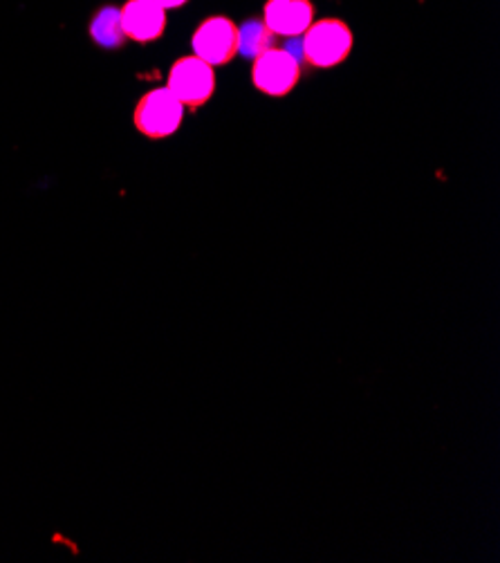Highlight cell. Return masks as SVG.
<instances>
[{
	"mask_svg": "<svg viewBox=\"0 0 500 563\" xmlns=\"http://www.w3.org/2000/svg\"><path fill=\"white\" fill-rule=\"evenodd\" d=\"M162 10H174V8H182L187 0H153Z\"/></svg>",
	"mask_w": 500,
	"mask_h": 563,
	"instance_id": "obj_10",
	"label": "cell"
},
{
	"mask_svg": "<svg viewBox=\"0 0 500 563\" xmlns=\"http://www.w3.org/2000/svg\"><path fill=\"white\" fill-rule=\"evenodd\" d=\"M174 92V97L191 110L202 108L213 90H215V75L213 66L204 64L200 56H182L169 70V84H166Z\"/></svg>",
	"mask_w": 500,
	"mask_h": 563,
	"instance_id": "obj_3",
	"label": "cell"
},
{
	"mask_svg": "<svg viewBox=\"0 0 500 563\" xmlns=\"http://www.w3.org/2000/svg\"><path fill=\"white\" fill-rule=\"evenodd\" d=\"M90 36L101 47H108V49L122 47L126 41V34L122 27V12L113 5L99 8L90 19Z\"/></svg>",
	"mask_w": 500,
	"mask_h": 563,
	"instance_id": "obj_8",
	"label": "cell"
},
{
	"mask_svg": "<svg viewBox=\"0 0 500 563\" xmlns=\"http://www.w3.org/2000/svg\"><path fill=\"white\" fill-rule=\"evenodd\" d=\"M193 52L209 66H225L238 54V27L227 16L207 19L193 34Z\"/></svg>",
	"mask_w": 500,
	"mask_h": 563,
	"instance_id": "obj_5",
	"label": "cell"
},
{
	"mask_svg": "<svg viewBox=\"0 0 500 563\" xmlns=\"http://www.w3.org/2000/svg\"><path fill=\"white\" fill-rule=\"evenodd\" d=\"M314 8L310 0H267L265 25L279 36H301L312 25Z\"/></svg>",
	"mask_w": 500,
	"mask_h": 563,
	"instance_id": "obj_7",
	"label": "cell"
},
{
	"mask_svg": "<svg viewBox=\"0 0 500 563\" xmlns=\"http://www.w3.org/2000/svg\"><path fill=\"white\" fill-rule=\"evenodd\" d=\"M301 79V64L288 49L271 47L256 56L252 68L254 86L269 97H286Z\"/></svg>",
	"mask_w": 500,
	"mask_h": 563,
	"instance_id": "obj_4",
	"label": "cell"
},
{
	"mask_svg": "<svg viewBox=\"0 0 500 563\" xmlns=\"http://www.w3.org/2000/svg\"><path fill=\"white\" fill-rule=\"evenodd\" d=\"M274 32L265 25V21L249 19L238 27V52L247 59H256L263 52L274 47Z\"/></svg>",
	"mask_w": 500,
	"mask_h": 563,
	"instance_id": "obj_9",
	"label": "cell"
},
{
	"mask_svg": "<svg viewBox=\"0 0 500 563\" xmlns=\"http://www.w3.org/2000/svg\"><path fill=\"white\" fill-rule=\"evenodd\" d=\"M133 120L142 135L151 140H164L182 126L185 106L174 97L169 88H153L137 101Z\"/></svg>",
	"mask_w": 500,
	"mask_h": 563,
	"instance_id": "obj_2",
	"label": "cell"
},
{
	"mask_svg": "<svg viewBox=\"0 0 500 563\" xmlns=\"http://www.w3.org/2000/svg\"><path fill=\"white\" fill-rule=\"evenodd\" d=\"M303 34V59L314 68H335L353 49V32L340 19H321Z\"/></svg>",
	"mask_w": 500,
	"mask_h": 563,
	"instance_id": "obj_1",
	"label": "cell"
},
{
	"mask_svg": "<svg viewBox=\"0 0 500 563\" xmlns=\"http://www.w3.org/2000/svg\"><path fill=\"white\" fill-rule=\"evenodd\" d=\"M120 12L126 38L137 43L157 41L166 30V10H162L153 0H129Z\"/></svg>",
	"mask_w": 500,
	"mask_h": 563,
	"instance_id": "obj_6",
	"label": "cell"
}]
</instances>
